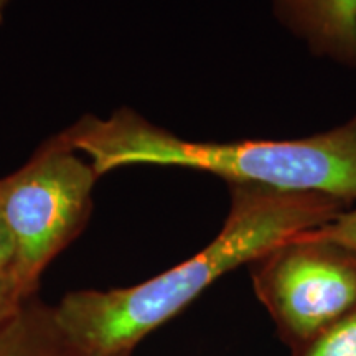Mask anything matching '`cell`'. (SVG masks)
<instances>
[{
	"instance_id": "obj_4",
	"label": "cell",
	"mask_w": 356,
	"mask_h": 356,
	"mask_svg": "<svg viewBox=\"0 0 356 356\" xmlns=\"http://www.w3.org/2000/svg\"><path fill=\"white\" fill-rule=\"evenodd\" d=\"M257 299L293 348L356 305V252L309 231L249 264Z\"/></svg>"
},
{
	"instance_id": "obj_11",
	"label": "cell",
	"mask_w": 356,
	"mask_h": 356,
	"mask_svg": "<svg viewBox=\"0 0 356 356\" xmlns=\"http://www.w3.org/2000/svg\"><path fill=\"white\" fill-rule=\"evenodd\" d=\"M7 3H8V0H0V24H2V20H3V15H6V10H7Z\"/></svg>"
},
{
	"instance_id": "obj_2",
	"label": "cell",
	"mask_w": 356,
	"mask_h": 356,
	"mask_svg": "<svg viewBox=\"0 0 356 356\" xmlns=\"http://www.w3.org/2000/svg\"><path fill=\"white\" fill-rule=\"evenodd\" d=\"M97 175L132 165L181 167L228 185L312 193L356 204V115L332 131L291 140L191 142L131 109L84 115L65 131Z\"/></svg>"
},
{
	"instance_id": "obj_3",
	"label": "cell",
	"mask_w": 356,
	"mask_h": 356,
	"mask_svg": "<svg viewBox=\"0 0 356 356\" xmlns=\"http://www.w3.org/2000/svg\"><path fill=\"white\" fill-rule=\"evenodd\" d=\"M99 178L65 132L0 178V210L13 243L12 274L32 293L50 262L79 234Z\"/></svg>"
},
{
	"instance_id": "obj_1",
	"label": "cell",
	"mask_w": 356,
	"mask_h": 356,
	"mask_svg": "<svg viewBox=\"0 0 356 356\" xmlns=\"http://www.w3.org/2000/svg\"><path fill=\"white\" fill-rule=\"evenodd\" d=\"M229 191L225 225L198 254L137 286L68 293L51 314L58 335L84 356L127 355L225 274L348 208L323 195L249 185H229Z\"/></svg>"
},
{
	"instance_id": "obj_7",
	"label": "cell",
	"mask_w": 356,
	"mask_h": 356,
	"mask_svg": "<svg viewBox=\"0 0 356 356\" xmlns=\"http://www.w3.org/2000/svg\"><path fill=\"white\" fill-rule=\"evenodd\" d=\"M30 325L32 322L22 309L15 318L0 328V356H53Z\"/></svg>"
},
{
	"instance_id": "obj_5",
	"label": "cell",
	"mask_w": 356,
	"mask_h": 356,
	"mask_svg": "<svg viewBox=\"0 0 356 356\" xmlns=\"http://www.w3.org/2000/svg\"><path fill=\"white\" fill-rule=\"evenodd\" d=\"M273 8L315 55L356 70V0H273Z\"/></svg>"
},
{
	"instance_id": "obj_6",
	"label": "cell",
	"mask_w": 356,
	"mask_h": 356,
	"mask_svg": "<svg viewBox=\"0 0 356 356\" xmlns=\"http://www.w3.org/2000/svg\"><path fill=\"white\" fill-rule=\"evenodd\" d=\"M292 351V356H356V305Z\"/></svg>"
},
{
	"instance_id": "obj_9",
	"label": "cell",
	"mask_w": 356,
	"mask_h": 356,
	"mask_svg": "<svg viewBox=\"0 0 356 356\" xmlns=\"http://www.w3.org/2000/svg\"><path fill=\"white\" fill-rule=\"evenodd\" d=\"M29 296L30 293L12 273L0 274V328L20 314Z\"/></svg>"
},
{
	"instance_id": "obj_10",
	"label": "cell",
	"mask_w": 356,
	"mask_h": 356,
	"mask_svg": "<svg viewBox=\"0 0 356 356\" xmlns=\"http://www.w3.org/2000/svg\"><path fill=\"white\" fill-rule=\"evenodd\" d=\"M13 264V243L8 228L0 210V274L12 273Z\"/></svg>"
},
{
	"instance_id": "obj_8",
	"label": "cell",
	"mask_w": 356,
	"mask_h": 356,
	"mask_svg": "<svg viewBox=\"0 0 356 356\" xmlns=\"http://www.w3.org/2000/svg\"><path fill=\"white\" fill-rule=\"evenodd\" d=\"M317 238L327 239V241L337 243L356 252V204L346 208L337 218L328 221L327 225L314 228L309 231Z\"/></svg>"
}]
</instances>
